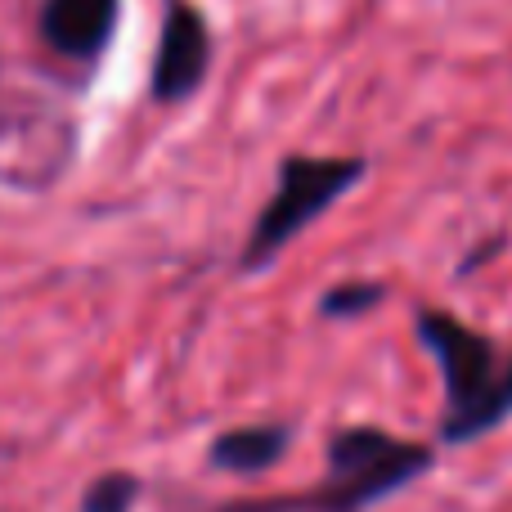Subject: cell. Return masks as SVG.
I'll use <instances>...</instances> for the list:
<instances>
[{
    "instance_id": "cell-1",
    "label": "cell",
    "mask_w": 512,
    "mask_h": 512,
    "mask_svg": "<svg viewBox=\"0 0 512 512\" xmlns=\"http://www.w3.org/2000/svg\"><path fill=\"white\" fill-rule=\"evenodd\" d=\"M423 337L436 351V360H441L445 387H450V423H445V432L454 441H463V436L499 423L512 409V360L499 369L495 346L486 337L468 333L459 319L445 315H427Z\"/></svg>"
},
{
    "instance_id": "cell-2",
    "label": "cell",
    "mask_w": 512,
    "mask_h": 512,
    "mask_svg": "<svg viewBox=\"0 0 512 512\" xmlns=\"http://www.w3.org/2000/svg\"><path fill=\"white\" fill-rule=\"evenodd\" d=\"M427 463V450L400 445L387 432H342L328 450V486L319 504L333 512H351L369 499L396 490Z\"/></svg>"
},
{
    "instance_id": "cell-3",
    "label": "cell",
    "mask_w": 512,
    "mask_h": 512,
    "mask_svg": "<svg viewBox=\"0 0 512 512\" xmlns=\"http://www.w3.org/2000/svg\"><path fill=\"white\" fill-rule=\"evenodd\" d=\"M360 176V162H337V158H297L283 167L279 194L274 203L261 212L252 234L248 261H265L279 243H288L301 225H310L351 180Z\"/></svg>"
},
{
    "instance_id": "cell-4",
    "label": "cell",
    "mask_w": 512,
    "mask_h": 512,
    "mask_svg": "<svg viewBox=\"0 0 512 512\" xmlns=\"http://www.w3.org/2000/svg\"><path fill=\"white\" fill-rule=\"evenodd\" d=\"M207 72V27L189 5H171L162 27L158 63H153V90L162 99H180L203 81Z\"/></svg>"
},
{
    "instance_id": "cell-5",
    "label": "cell",
    "mask_w": 512,
    "mask_h": 512,
    "mask_svg": "<svg viewBox=\"0 0 512 512\" xmlns=\"http://www.w3.org/2000/svg\"><path fill=\"white\" fill-rule=\"evenodd\" d=\"M117 0H45V41L63 54H95L108 41Z\"/></svg>"
},
{
    "instance_id": "cell-6",
    "label": "cell",
    "mask_w": 512,
    "mask_h": 512,
    "mask_svg": "<svg viewBox=\"0 0 512 512\" xmlns=\"http://www.w3.org/2000/svg\"><path fill=\"white\" fill-rule=\"evenodd\" d=\"M283 450V432L279 427H248V432H225L216 441L212 459L221 468H234V472H256L265 463H274Z\"/></svg>"
},
{
    "instance_id": "cell-7",
    "label": "cell",
    "mask_w": 512,
    "mask_h": 512,
    "mask_svg": "<svg viewBox=\"0 0 512 512\" xmlns=\"http://www.w3.org/2000/svg\"><path fill=\"white\" fill-rule=\"evenodd\" d=\"M131 495H135V486L126 477H108L104 486L90 495V512H126Z\"/></svg>"
}]
</instances>
